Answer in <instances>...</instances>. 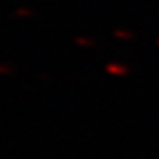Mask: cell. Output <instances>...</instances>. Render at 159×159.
<instances>
[{
    "instance_id": "cell-1",
    "label": "cell",
    "mask_w": 159,
    "mask_h": 159,
    "mask_svg": "<svg viewBox=\"0 0 159 159\" xmlns=\"http://www.w3.org/2000/svg\"><path fill=\"white\" fill-rule=\"evenodd\" d=\"M106 70L109 71L111 75H117V76H122V75L128 73V68L125 67V65H120V63H109L106 67Z\"/></svg>"
},
{
    "instance_id": "cell-2",
    "label": "cell",
    "mask_w": 159,
    "mask_h": 159,
    "mask_svg": "<svg viewBox=\"0 0 159 159\" xmlns=\"http://www.w3.org/2000/svg\"><path fill=\"white\" fill-rule=\"evenodd\" d=\"M115 38H120V39H133V34L128 33V31H114Z\"/></svg>"
},
{
    "instance_id": "cell-3",
    "label": "cell",
    "mask_w": 159,
    "mask_h": 159,
    "mask_svg": "<svg viewBox=\"0 0 159 159\" xmlns=\"http://www.w3.org/2000/svg\"><path fill=\"white\" fill-rule=\"evenodd\" d=\"M15 15H18V16H31L33 11L28 10V8H18V10L15 11Z\"/></svg>"
},
{
    "instance_id": "cell-4",
    "label": "cell",
    "mask_w": 159,
    "mask_h": 159,
    "mask_svg": "<svg viewBox=\"0 0 159 159\" xmlns=\"http://www.w3.org/2000/svg\"><path fill=\"white\" fill-rule=\"evenodd\" d=\"M75 42H76V44H81V46H91L93 44V41L86 39V38H78V39H75Z\"/></svg>"
},
{
    "instance_id": "cell-5",
    "label": "cell",
    "mask_w": 159,
    "mask_h": 159,
    "mask_svg": "<svg viewBox=\"0 0 159 159\" xmlns=\"http://www.w3.org/2000/svg\"><path fill=\"white\" fill-rule=\"evenodd\" d=\"M11 71H13V70H11L10 67H0V73H5V75H10V73H11Z\"/></svg>"
}]
</instances>
